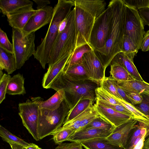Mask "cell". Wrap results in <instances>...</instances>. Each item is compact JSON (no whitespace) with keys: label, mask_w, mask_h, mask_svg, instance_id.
<instances>
[{"label":"cell","mask_w":149,"mask_h":149,"mask_svg":"<svg viewBox=\"0 0 149 149\" xmlns=\"http://www.w3.org/2000/svg\"><path fill=\"white\" fill-rule=\"evenodd\" d=\"M106 5L104 0H75L74 8L77 33L76 48L89 44L95 20L106 10Z\"/></svg>","instance_id":"obj_1"},{"label":"cell","mask_w":149,"mask_h":149,"mask_svg":"<svg viewBox=\"0 0 149 149\" xmlns=\"http://www.w3.org/2000/svg\"><path fill=\"white\" fill-rule=\"evenodd\" d=\"M74 5L75 0H58L54 8L53 17L47 32L33 55L44 69L48 64L50 53L58 35L59 24L69 15Z\"/></svg>","instance_id":"obj_2"},{"label":"cell","mask_w":149,"mask_h":149,"mask_svg":"<svg viewBox=\"0 0 149 149\" xmlns=\"http://www.w3.org/2000/svg\"><path fill=\"white\" fill-rule=\"evenodd\" d=\"M109 2L112 9L111 27L104 54L99 58L106 68L114 56L122 51L125 18L126 6L122 0H112Z\"/></svg>","instance_id":"obj_3"},{"label":"cell","mask_w":149,"mask_h":149,"mask_svg":"<svg viewBox=\"0 0 149 149\" xmlns=\"http://www.w3.org/2000/svg\"><path fill=\"white\" fill-rule=\"evenodd\" d=\"M61 74L51 85L50 88L56 91L63 90L65 100L70 109L82 99H90L95 101V90L100 84L90 80L84 81H71Z\"/></svg>","instance_id":"obj_4"},{"label":"cell","mask_w":149,"mask_h":149,"mask_svg":"<svg viewBox=\"0 0 149 149\" xmlns=\"http://www.w3.org/2000/svg\"><path fill=\"white\" fill-rule=\"evenodd\" d=\"M65 29L59 33L49 56L48 66L73 53L76 48L77 33L74 8L68 16Z\"/></svg>","instance_id":"obj_5"},{"label":"cell","mask_w":149,"mask_h":149,"mask_svg":"<svg viewBox=\"0 0 149 149\" xmlns=\"http://www.w3.org/2000/svg\"><path fill=\"white\" fill-rule=\"evenodd\" d=\"M112 9L109 2L107 8L96 19L91 34L89 44L99 58L104 54L111 27Z\"/></svg>","instance_id":"obj_6"},{"label":"cell","mask_w":149,"mask_h":149,"mask_svg":"<svg viewBox=\"0 0 149 149\" xmlns=\"http://www.w3.org/2000/svg\"><path fill=\"white\" fill-rule=\"evenodd\" d=\"M70 109L64 100L60 107L53 111H45L40 110L38 122L40 140L52 135L63 125Z\"/></svg>","instance_id":"obj_7"},{"label":"cell","mask_w":149,"mask_h":149,"mask_svg":"<svg viewBox=\"0 0 149 149\" xmlns=\"http://www.w3.org/2000/svg\"><path fill=\"white\" fill-rule=\"evenodd\" d=\"M43 101L40 97H32L25 102L18 104L19 114L24 126L36 141L40 140L38 122L40 114V105Z\"/></svg>","instance_id":"obj_8"},{"label":"cell","mask_w":149,"mask_h":149,"mask_svg":"<svg viewBox=\"0 0 149 149\" xmlns=\"http://www.w3.org/2000/svg\"><path fill=\"white\" fill-rule=\"evenodd\" d=\"M12 37L13 53L19 69L35 53V32L24 36L22 31L12 28Z\"/></svg>","instance_id":"obj_9"},{"label":"cell","mask_w":149,"mask_h":149,"mask_svg":"<svg viewBox=\"0 0 149 149\" xmlns=\"http://www.w3.org/2000/svg\"><path fill=\"white\" fill-rule=\"evenodd\" d=\"M126 6L124 34L139 50L145 31L144 25L138 10Z\"/></svg>","instance_id":"obj_10"},{"label":"cell","mask_w":149,"mask_h":149,"mask_svg":"<svg viewBox=\"0 0 149 149\" xmlns=\"http://www.w3.org/2000/svg\"><path fill=\"white\" fill-rule=\"evenodd\" d=\"M82 64L90 80L100 84L105 77L106 68L94 50L85 53L82 58Z\"/></svg>","instance_id":"obj_11"},{"label":"cell","mask_w":149,"mask_h":149,"mask_svg":"<svg viewBox=\"0 0 149 149\" xmlns=\"http://www.w3.org/2000/svg\"><path fill=\"white\" fill-rule=\"evenodd\" d=\"M37 10L22 31L24 36L35 32L52 21L54 13L52 7L47 5Z\"/></svg>","instance_id":"obj_12"},{"label":"cell","mask_w":149,"mask_h":149,"mask_svg":"<svg viewBox=\"0 0 149 149\" xmlns=\"http://www.w3.org/2000/svg\"><path fill=\"white\" fill-rule=\"evenodd\" d=\"M37 11V9L33 8V5H30L10 13L6 16L9 25L12 28L22 31L30 18Z\"/></svg>","instance_id":"obj_13"},{"label":"cell","mask_w":149,"mask_h":149,"mask_svg":"<svg viewBox=\"0 0 149 149\" xmlns=\"http://www.w3.org/2000/svg\"><path fill=\"white\" fill-rule=\"evenodd\" d=\"M99 116L100 115L93 104L68 123L63 125L57 130L70 129L75 132L82 129Z\"/></svg>","instance_id":"obj_14"},{"label":"cell","mask_w":149,"mask_h":149,"mask_svg":"<svg viewBox=\"0 0 149 149\" xmlns=\"http://www.w3.org/2000/svg\"><path fill=\"white\" fill-rule=\"evenodd\" d=\"M138 122L136 120L132 119L116 127L107 139L112 143L124 149L126 145L130 132Z\"/></svg>","instance_id":"obj_15"},{"label":"cell","mask_w":149,"mask_h":149,"mask_svg":"<svg viewBox=\"0 0 149 149\" xmlns=\"http://www.w3.org/2000/svg\"><path fill=\"white\" fill-rule=\"evenodd\" d=\"M69 54L48 66L47 71L44 74L42 82L43 87L50 88L52 84L63 72L64 68L72 54Z\"/></svg>","instance_id":"obj_16"},{"label":"cell","mask_w":149,"mask_h":149,"mask_svg":"<svg viewBox=\"0 0 149 149\" xmlns=\"http://www.w3.org/2000/svg\"><path fill=\"white\" fill-rule=\"evenodd\" d=\"M94 105L100 115L115 127L132 119L130 116L95 103Z\"/></svg>","instance_id":"obj_17"},{"label":"cell","mask_w":149,"mask_h":149,"mask_svg":"<svg viewBox=\"0 0 149 149\" xmlns=\"http://www.w3.org/2000/svg\"><path fill=\"white\" fill-rule=\"evenodd\" d=\"M113 131L95 128L80 130L75 132L67 141L80 142L97 138H107Z\"/></svg>","instance_id":"obj_18"},{"label":"cell","mask_w":149,"mask_h":149,"mask_svg":"<svg viewBox=\"0 0 149 149\" xmlns=\"http://www.w3.org/2000/svg\"><path fill=\"white\" fill-rule=\"evenodd\" d=\"M111 63H117L125 69L135 79L144 81L138 72L133 62V59L129 58L124 53L121 52L113 58Z\"/></svg>","instance_id":"obj_19"},{"label":"cell","mask_w":149,"mask_h":149,"mask_svg":"<svg viewBox=\"0 0 149 149\" xmlns=\"http://www.w3.org/2000/svg\"><path fill=\"white\" fill-rule=\"evenodd\" d=\"M118 84L127 93H140L149 97V84L145 81L134 79Z\"/></svg>","instance_id":"obj_20"},{"label":"cell","mask_w":149,"mask_h":149,"mask_svg":"<svg viewBox=\"0 0 149 149\" xmlns=\"http://www.w3.org/2000/svg\"><path fill=\"white\" fill-rule=\"evenodd\" d=\"M86 149H123L106 138H97L79 142Z\"/></svg>","instance_id":"obj_21"},{"label":"cell","mask_w":149,"mask_h":149,"mask_svg":"<svg viewBox=\"0 0 149 149\" xmlns=\"http://www.w3.org/2000/svg\"><path fill=\"white\" fill-rule=\"evenodd\" d=\"M17 69L14 53L0 47V70H4L8 74H12Z\"/></svg>","instance_id":"obj_22"},{"label":"cell","mask_w":149,"mask_h":149,"mask_svg":"<svg viewBox=\"0 0 149 149\" xmlns=\"http://www.w3.org/2000/svg\"><path fill=\"white\" fill-rule=\"evenodd\" d=\"M65 94L63 90H59L48 99L40 104V110L45 111H53L58 109L65 100Z\"/></svg>","instance_id":"obj_23"},{"label":"cell","mask_w":149,"mask_h":149,"mask_svg":"<svg viewBox=\"0 0 149 149\" xmlns=\"http://www.w3.org/2000/svg\"><path fill=\"white\" fill-rule=\"evenodd\" d=\"M33 4V2L29 0H0L1 12L6 16L22 8Z\"/></svg>","instance_id":"obj_24"},{"label":"cell","mask_w":149,"mask_h":149,"mask_svg":"<svg viewBox=\"0 0 149 149\" xmlns=\"http://www.w3.org/2000/svg\"><path fill=\"white\" fill-rule=\"evenodd\" d=\"M24 78L18 73L11 77L8 84L6 94L9 95H22L26 93L24 86Z\"/></svg>","instance_id":"obj_25"},{"label":"cell","mask_w":149,"mask_h":149,"mask_svg":"<svg viewBox=\"0 0 149 149\" xmlns=\"http://www.w3.org/2000/svg\"><path fill=\"white\" fill-rule=\"evenodd\" d=\"M63 74L69 79L74 81L90 80L89 76L82 64L74 65L63 72Z\"/></svg>","instance_id":"obj_26"},{"label":"cell","mask_w":149,"mask_h":149,"mask_svg":"<svg viewBox=\"0 0 149 149\" xmlns=\"http://www.w3.org/2000/svg\"><path fill=\"white\" fill-rule=\"evenodd\" d=\"M95 101L90 99H82L68 112L63 125H65L84 111L89 107L93 105Z\"/></svg>","instance_id":"obj_27"},{"label":"cell","mask_w":149,"mask_h":149,"mask_svg":"<svg viewBox=\"0 0 149 149\" xmlns=\"http://www.w3.org/2000/svg\"><path fill=\"white\" fill-rule=\"evenodd\" d=\"M110 65V73L111 76L118 82H124L135 79L125 69L119 64L111 63Z\"/></svg>","instance_id":"obj_28"},{"label":"cell","mask_w":149,"mask_h":149,"mask_svg":"<svg viewBox=\"0 0 149 149\" xmlns=\"http://www.w3.org/2000/svg\"><path fill=\"white\" fill-rule=\"evenodd\" d=\"M92 50H94L88 44L84 45L76 48L69 58L63 72L74 65L82 64L84 55Z\"/></svg>","instance_id":"obj_29"},{"label":"cell","mask_w":149,"mask_h":149,"mask_svg":"<svg viewBox=\"0 0 149 149\" xmlns=\"http://www.w3.org/2000/svg\"><path fill=\"white\" fill-rule=\"evenodd\" d=\"M115 128L111 123L100 115L94 119L81 130L95 128L113 130Z\"/></svg>","instance_id":"obj_30"},{"label":"cell","mask_w":149,"mask_h":149,"mask_svg":"<svg viewBox=\"0 0 149 149\" xmlns=\"http://www.w3.org/2000/svg\"><path fill=\"white\" fill-rule=\"evenodd\" d=\"M0 136L4 141L8 143L11 142L17 143L24 147L30 146L31 144L13 134L1 125L0 126Z\"/></svg>","instance_id":"obj_31"},{"label":"cell","mask_w":149,"mask_h":149,"mask_svg":"<svg viewBox=\"0 0 149 149\" xmlns=\"http://www.w3.org/2000/svg\"><path fill=\"white\" fill-rule=\"evenodd\" d=\"M113 96L121 105L126 107L132 113L135 120L149 125V118L138 110L134 105L123 100Z\"/></svg>","instance_id":"obj_32"},{"label":"cell","mask_w":149,"mask_h":149,"mask_svg":"<svg viewBox=\"0 0 149 149\" xmlns=\"http://www.w3.org/2000/svg\"><path fill=\"white\" fill-rule=\"evenodd\" d=\"M95 101L101 100L110 103L121 105L114 97L102 88L100 86L95 90Z\"/></svg>","instance_id":"obj_33"},{"label":"cell","mask_w":149,"mask_h":149,"mask_svg":"<svg viewBox=\"0 0 149 149\" xmlns=\"http://www.w3.org/2000/svg\"><path fill=\"white\" fill-rule=\"evenodd\" d=\"M114 80L111 76L105 77L100 83V86L115 97L123 100L117 92L114 83Z\"/></svg>","instance_id":"obj_34"},{"label":"cell","mask_w":149,"mask_h":149,"mask_svg":"<svg viewBox=\"0 0 149 149\" xmlns=\"http://www.w3.org/2000/svg\"><path fill=\"white\" fill-rule=\"evenodd\" d=\"M138 51L137 48L133 44L128 37L124 35L122 52L130 58L133 59Z\"/></svg>","instance_id":"obj_35"},{"label":"cell","mask_w":149,"mask_h":149,"mask_svg":"<svg viewBox=\"0 0 149 149\" xmlns=\"http://www.w3.org/2000/svg\"><path fill=\"white\" fill-rule=\"evenodd\" d=\"M95 101L96 103L129 116L131 117L132 119L135 120L132 113L126 107L122 105L111 104L101 100H96Z\"/></svg>","instance_id":"obj_36"},{"label":"cell","mask_w":149,"mask_h":149,"mask_svg":"<svg viewBox=\"0 0 149 149\" xmlns=\"http://www.w3.org/2000/svg\"><path fill=\"white\" fill-rule=\"evenodd\" d=\"M74 132H75L72 129H64L56 130L52 135L55 143L59 144L65 141H67Z\"/></svg>","instance_id":"obj_37"},{"label":"cell","mask_w":149,"mask_h":149,"mask_svg":"<svg viewBox=\"0 0 149 149\" xmlns=\"http://www.w3.org/2000/svg\"><path fill=\"white\" fill-rule=\"evenodd\" d=\"M125 5L138 10L149 8V0H122Z\"/></svg>","instance_id":"obj_38"},{"label":"cell","mask_w":149,"mask_h":149,"mask_svg":"<svg viewBox=\"0 0 149 149\" xmlns=\"http://www.w3.org/2000/svg\"><path fill=\"white\" fill-rule=\"evenodd\" d=\"M11 77L10 75L4 73L0 78V104L5 98L7 86Z\"/></svg>","instance_id":"obj_39"},{"label":"cell","mask_w":149,"mask_h":149,"mask_svg":"<svg viewBox=\"0 0 149 149\" xmlns=\"http://www.w3.org/2000/svg\"><path fill=\"white\" fill-rule=\"evenodd\" d=\"M0 47L9 52L14 53L13 43L10 42L6 33L1 28L0 29Z\"/></svg>","instance_id":"obj_40"},{"label":"cell","mask_w":149,"mask_h":149,"mask_svg":"<svg viewBox=\"0 0 149 149\" xmlns=\"http://www.w3.org/2000/svg\"><path fill=\"white\" fill-rule=\"evenodd\" d=\"M142 95L143 98L142 102L134 106L149 118V97L145 95Z\"/></svg>","instance_id":"obj_41"},{"label":"cell","mask_w":149,"mask_h":149,"mask_svg":"<svg viewBox=\"0 0 149 149\" xmlns=\"http://www.w3.org/2000/svg\"><path fill=\"white\" fill-rule=\"evenodd\" d=\"M82 147L79 142H72L71 143H60L55 149H83Z\"/></svg>","instance_id":"obj_42"},{"label":"cell","mask_w":149,"mask_h":149,"mask_svg":"<svg viewBox=\"0 0 149 149\" xmlns=\"http://www.w3.org/2000/svg\"><path fill=\"white\" fill-rule=\"evenodd\" d=\"M127 95L132 104L134 106L141 103L143 100L142 95L140 93H127Z\"/></svg>","instance_id":"obj_43"},{"label":"cell","mask_w":149,"mask_h":149,"mask_svg":"<svg viewBox=\"0 0 149 149\" xmlns=\"http://www.w3.org/2000/svg\"><path fill=\"white\" fill-rule=\"evenodd\" d=\"M140 49L144 52L149 50V30L145 32L141 45Z\"/></svg>","instance_id":"obj_44"},{"label":"cell","mask_w":149,"mask_h":149,"mask_svg":"<svg viewBox=\"0 0 149 149\" xmlns=\"http://www.w3.org/2000/svg\"><path fill=\"white\" fill-rule=\"evenodd\" d=\"M139 12L144 26L146 25L149 26V8L140 9Z\"/></svg>","instance_id":"obj_45"},{"label":"cell","mask_w":149,"mask_h":149,"mask_svg":"<svg viewBox=\"0 0 149 149\" xmlns=\"http://www.w3.org/2000/svg\"><path fill=\"white\" fill-rule=\"evenodd\" d=\"M114 83L118 93L122 99L132 104L131 102L127 96V93L121 88L118 82L115 80L114 81Z\"/></svg>","instance_id":"obj_46"},{"label":"cell","mask_w":149,"mask_h":149,"mask_svg":"<svg viewBox=\"0 0 149 149\" xmlns=\"http://www.w3.org/2000/svg\"><path fill=\"white\" fill-rule=\"evenodd\" d=\"M37 4V9H40L50 3L49 1L47 0H33Z\"/></svg>","instance_id":"obj_47"},{"label":"cell","mask_w":149,"mask_h":149,"mask_svg":"<svg viewBox=\"0 0 149 149\" xmlns=\"http://www.w3.org/2000/svg\"><path fill=\"white\" fill-rule=\"evenodd\" d=\"M68 16L60 23L58 29V34L63 31L66 27L68 20Z\"/></svg>","instance_id":"obj_48"},{"label":"cell","mask_w":149,"mask_h":149,"mask_svg":"<svg viewBox=\"0 0 149 149\" xmlns=\"http://www.w3.org/2000/svg\"><path fill=\"white\" fill-rule=\"evenodd\" d=\"M8 143L10 144L11 149H26L24 147L18 144L11 142Z\"/></svg>","instance_id":"obj_49"},{"label":"cell","mask_w":149,"mask_h":149,"mask_svg":"<svg viewBox=\"0 0 149 149\" xmlns=\"http://www.w3.org/2000/svg\"><path fill=\"white\" fill-rule=\"evenodd\" d=\"M25 148L26 149H39L40 148L36 145L32 143L30 146Z\"/></svg>","instance_id":"obj_50"},{"label":"cell","mask_w":149,"mask_h":149,"mask_svg":"<svg viewBox=\"0 0 149 149\" xmlns=\"http://www.w3.org/2000/svg\"><path fill=\"white\" fill-rule=\"evenodd\" d=\"M143 146L149 148V137L147 140L144 141Z\"/></svg>","instance_id":"obj_51"},{"label":"cell","mask_w":149,"mask_h":149,"mask_svg":"<svg viewBox=\"0 0 149 149\" xmlns=\"http://www.w3.org/2000/svg\"><path fill=\"white\" fill-rule=\"evenodd\" d=\"M3 72L2 71V70H0V78L1 77L3 74Z\"/></svg>","instance_id":"obj_52"},{"label":"cell","mask_w":149,"mask_h":149,"mask_svg":"<svg viewBox=\"0 0 149 149\" xmlns=\"http://www.w3.org/2000/svg\"><path fill=\"white\" fill-rule=\"evenodd\" d=\"M141 149H149V148L147 147L143 146V147Z\"/></svg>","instance_id":"obj_53"},{"label":"cell","mask_w":149,"mask_h":149,"mask_svg":"<svg viewBox=\"0 0 149 149\" xmlns=\"http://www.w3.org/2000/svg\"><path fill=\"white\" fill-rule=\"evenodd\" d=\"M39 149H42V148H40Z\"/></svg>","instance_id":"obj_54"}]
</instances>
